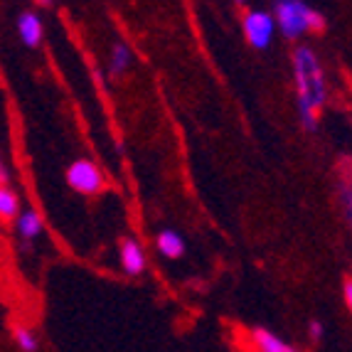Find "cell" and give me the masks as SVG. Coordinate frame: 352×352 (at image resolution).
Instances as JSON below:
<instances>
[{
  "label": "cell",
  "instance_id": "cell-5",
  "mask_svg": "<svg viewBox=\"0 0 352 352\" xmlns=\"http://www.w3.org/2000/svg\"><path fill=\"white\" fill-rule=\"evenodd\" d=\"M118 261H121V269H124L126 276H141L148 264L141 241L133 239V236H124L118 244Z\"/></svg>",
  "mask_w": 352,
  "mask_h": 352
},
{
  "label": "cell",
  "instance_id": "cell-1",
  "mask_svg": "<svg viewBox=\"0 0 352 352\" xmlns=\"http://www.w3.org/2000/svg\"><path fill=\"white\" fill-rule=\"evenodd\" d=\"M294 76H296V106L298 118L308 133L318 131V113L325 104V74L320 59L308 45H298L294 50Z\"/></svg>",
  "mask_w": 352,
  "mask_h": 352
},
{
  "label": "cell",
  "instance_id": "cell-4",
  "mask_svg": "<svg viewBox=\"0 0 352 352\" xmlns=\"http://www.w3.org/2000/svg\"><path fill=\"white\" fill-rule=\"evenodd\" d=\"M241 30H244V37L254 50H266L274 42L276 23H274V15L266 10H247V15L241 20Z\"/></svg>",
  "mask_w": 352,
  "mask_h": 352
},
{
  "label": "cell",
  "instance_id": "cell-9",
  "mask_svg": "<svg viewBox=\"0 0 352 352\" xmlns=\"http://www.w3.org/2000/svg\"><path fill=\"white\" fill-rule=\"evenodd\" d=\"M155 249L165 258H180L185 254V239H182V234H177L175 229H163L155 236Z\"/></svg>",
  "mask_w": 352,
  "mask_h": 352
},
{
  "label": "cell",
  "instance_id": "cell-10",
  "mask_svg": "<svg viewBox=\"0 0 352 352\" xmlns=\"http://www.w3.org/2000/svg\"><path fill=\"white\" fill-rule=\"evenodd\" d=\"M131 62H133V52L126 42H116L111 50V57H109V76L111 79H121V76L129 72Z\"/></svg>",
  "mask_w": 352,
  "mask_h": 352
},
{
  "label": "cell",
  "instance_id": "cell-2",
  "mask_svg": "<svg viewBox=\"0 0 352 352\" xmlns=\"http://www.w3.org/2000/svg\"><path fill=\"white\" fill-rule=\"evenodd\" d=\"M271 15L286 40H298L305 32H323L325 30V18L311 6H305L303 0H276Z\"/></svg>",
  "mask_w": 352,
  "mask_h": 352
},
{
  "label": "cell",
  "instance_id": "cell-8",
  "mask_svg": "<svg viewBox=\"0 0 352 352\" xmlns=\"http://www.w3.org/2000/svg\"><path fill=\"white\" fill-rule=\"evenodd\" d=\"M249 338H252L256 352H298L291 342L281 340L276 333H271L266 328H252Z\"/></svg>",
  "mask_w": 352,
  "mask_h": 352
},
{
  "label": "cell",
  "instance_id": "cell-3",
  "mask_svg": "<svg viewBox=\"0 0 352 352\" xmlns=\"http://www.w3.org/2000/svg\"><path fill=\"white\" fill-rule=\"evenodd\" d=\"M65 180L74 192L87 195V197H96L106 190V175L101 168L89 158H79L67 168Z\"/></svg>",
  "mask_w": 352,
  "mask_h": 352
},
{
  "label": "cell",
  "instance_id": "cell-7",
  "mask_svg": "<svg viewBox=\"0 0 352 352\" xmlns=\"http://www.w3.org/2000/svg\"><path fill=\"white\" fill-rule=\"evenodd\" d=\"M15 234H18L20 241L30 244V241H35L37 236L42 234V229H45V222H42L40 212L28 207V210H20V214L15 217Z\"/></svg>",
  "mask_w": 352,
  "mask_h": 352
},
{
  "label": "cell",
  "instance_id": "cell-18",
  "mask_svg": "<svg viewBox=\"0 0 352 352\" xmlns=\"http://www.w3.org/2000/svg\"><path fill=\"white\" fill-rule=\"evenodd\" d=\"M234 3H236V6H244V3H247V0H234Z\"/></svg>",
  "mask_w": 352,
  "mask_h": 352
},
{
  "label": "cell",
  "instance_id": "cell-15",
  "mask_svg": "<svg viewBox=\"0 0 352 352\" xmlns=\"http://www.w3.org/2000/svg\"><path fill=\"white\" fill-rule=\"evenodd\" d=\"M342 200H345L347 214H350V219H352V188H342Z\"/></svg>",
  "mask_w": 352,
  "mask_h": 352
},
{
  "label": "cell",
  "instance_id": "cell-17",
  "mask_svg": "<svg viewBox=\"0 0 352 352\" xmlns=\"http://www.w3.org/2000/svg\"><path fill=\"white\" fill-rule=\"evenodd\" d=\"M35 3H37V6H42V8H50V6H52V0H35Z\"/></svg>",
  "mask_w": 352,
  "mask_h": 352
},
{
  "label": "cell",
  "instance_id": "cell-14",
  "mask_svg": "<svg viewBox=\"0 0 352 352\" xmlns=\"http://www.w3.org/2000/svg\"><path fill=\"white\" fill-rule=\"evenodd\" d=\"M342 298H345V305L352 313V278H345V283H342Z\"/></svg>",
  "mask_w": 352,
  "mask_h": 352
},
{
  "label": "cell",
  "instance_id": "cell-16",
  "mask_svg": "<svg viewBox=\"0 0 352 352\" xmlns=\"http://www.w3.org/2000/svg\"><path fill=\"white\" fill-rule=\"evenodd\" d=\"M0 182H10V170L6 168L3 160H0Z\"/></svg>",
  "mask_w": 352,
  "mask_h": 352
},
{
  "label": "cell",
  "instance_id": "cell-11",
  "mask_svg": "<svg viewBox=\"0 0 352 352\" xmlns=\"http://www.w3.org/2000/svg\"><path fill=\"white\" fill-rule=\"evenodd\" d=\"M20 214V197L10 188V182H0V219L3 222H15Z\"/></svg>",
  "mask_w": 352,
  "mask_h": 352
},
{
  "label": "cell",
  "instance_id": "cell-13",
  "mask_svg": "<svg viewBox=\"0 0 352 352\" xmlns=\"http://www.w3.org/2000/svg\"><path fill=\"white\" fill-rule=\"evenodd\" d=\"M323 330H325V325L320 323V320H311V323H308V335H311V340H320V338H323Z\"/></svg>",
  "mask_w": 352,
  "mask_h": 352
},
{
  "label": "cell",
  "instance_id": "cell-12",
  "mask_svg": "<svg viewBox=\"0 0 352 352\" xmlns=\"http://www.w3.org/2000/svg\"><path fill=\"white\" fill-rule=\"evenodd\" d=\"M12 342L20 352H40V335L30 325H15L12 328Z\"/></svg>",
  "mask_w": 352,
  "mask_h": 352
},
{
  "label": "cell",
  "instance_id": "cell-6",
  "mask_svg": "<svg viewBox=\"0 0 352 352\" xmlns=\"http://www.w3.org/2000/svg\"><path fill=\"white\" fill-rule=\"evenodd\" d=\"M18 37L25 47L37 50L45 42V23L37 12L32 10H23L18 15Z\"/></svg>",
  "mask_w": 352,
  "mask_h": 352
}]
</instances>
